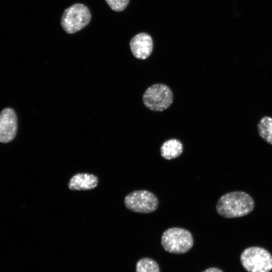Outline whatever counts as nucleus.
<instances>
[{
	"instance_id": "10",
	"label": "nucleus",
	"mask_w": 272,
	"mask_h": 272,
	"mask_svg": "<svg viewBox=\"0 0 272 272\" xmlns=\"http://www.w3.org/2000/svg\"><path fill=\"white\" fill-rule=\"evenodd\" d=\"M160 151L161 155L164 159L171 160L180 156L183 152V148L180 141L172 139L164 142Z\"/></svg>"
},
{
	"instance_id": "11",
	"label": "nucleus",
	"mask_w": 272,
	"mask_h": 272,
	"mask_svg": "<svg viewBox=\"0 0 272 272\" xmlns=\"http://www.w3.org/2000/svg\"><path fill=\"white\" fill-rule=\"evenodd\" d=\"M259 136L266 143L272 145V117H262L257 124Z\"/></svg>"
},
{
	"instance_id": "5",
	"label": "nucleus",
	"mask_w": 272,
	"mask_h": 272,
	"mask_svg": "<svg viewBox=\"0 0 272 272\" xmlns=\"http://www.w3.org/2000/svg\"><path fill=\"white\" fill-rule=\"evenodd\" d=\"M173 95L170 88L165 84H157L145 91L143 103L153 111L161 112L167 109L173 102Z\"/></svg>"
},
{
	"instance_id": "1",
	"label": "nucleus",
	"mask_w": 272,
	"mask_h": 272,
	"mask_svg": "<svg viewBox=\"0 0 272 272\" xmlns=\"http://www.w3.org/2000/svg\"><path fill=\"white\" fill-rule=\"evenodd\" d=\"M254 207V202L250 195L242 191H233L220 197L216 204V211L224 218H234L248 215Z\"/></svg>"
},
{
	"instance_id": "14",
	"label": "nucleus",
	"mask_w": 272,
	"mask_h": 272,
	"mask_svg": "<svg viewBox=\"0 0 272 272\" xmlns=\"http://www.w3.org/2000/svg\"><path fill=\"white\" fill-rule=\"evenodd\" d=\"M202 272H223L222 270L216 267L209 268Z\"/></svg>"
},
{
	"instance_id": "8",
	"label": "nucleus",
	"mask_w": 272,
	"mask_h": 272,
	"mask_svg": "<svg viewBox=\"0 0 272 272\" xmlns=\"http://www.w3.org/2000/svg\"><path fill=\"white\" fill-rule=\"evenodd\" d=\"M130 47L133 56L140 59H145L151 54L153 42L151 36L146 33H140L131 39Z\"/></svg>"
},
{
	"instance_id": "3",
	"label": "nucleus",
	"mask_w": 272,
	"mask_h": 272,
	"mask_svg": "<svg viewBox=\"0 0 272 272\" xmlns=\"http://www.w3.org/2000/svg\"><path fill=\"white\" fill-rule=\"evenodd\" d=\"M91 18L88 8L83 4H75L63 12L60 24L63 30L68 34H73L86 27Z\"/></svg>"
},
{
	"instance_id": "4",
	"label": "nucleus",
	"mask_w": 272,
	"mask_h": 272,
	"mask_svg": "<svg viewBox=\"0 0 272 272\" xmlns=\"http://www.w3.org/2000/svg\"><path fill=\"white\" fill-rule=\"evenodd\" d=\"M240 261L248 272H269L272 269V256L267 250L260 247L244 250Z\"/></svg>"
},
{
	"instance_id": "6",
	"label": "nucleus",
	"mask_w": 272,
	"mask_h": 272,
	"mask_svg": "<svg viewBox=\"0 0 272 272\" xmlns=\"http://www.w3.org/2000/svg\"><path fill=\"white\" fill-rule=\"evenodd\" d=\"M159 200L152 192L146 190H138L127 194L124 204L129 211L138 213L148 214L156 211Z\"/></svg>"
},
{
	"instance_id": "7",
	"label": "nucleus",
	"mask_w": 272,
	"mask_h": 272,
	"mask_svg": "<svg viewBox=\"0 0 272 272\" xmlns=\"http://www.w3.org/2000/svg\"><path fill=\"white\" fill-rule=\"evenodd\" d=\"M18 127L17 117L10 108L3 109L0 113V142L7 143L15 137Z\"/></svg>"
},
{
	"instance_id": "9",
	"label": "nucleus",
	"mask_w": 272,
	"mask_h": 272,
	"mask_svg": "<svg viewBox=\"0 0 272 272\" xmlns=\"http://www.w3.org/2000/svg\"><path fill=\"white\" fill-rule=\"evenodd\" d=\"M99 179L97 176L88 173H78L69 180L67 186L71 190H87L96 188Z\"/></svg>"
},
{
	"instance_id": "13",
	"label": "nucleus",
	"mask_w": 272,
	"mask_h": 272,
	"mask_svg": "<svg viewBox=\"0 0 272 272\" xmlns=\"http://www.w3.org/2000/svg\"><path fill=\"white\" fill-rule=\"evenodd\" d=\"M110 8L115 12H121L127 6L129 0H105Z\"/></svg>"
},
{
	"instance_id": "2",
	"label": "nucleus",
	"mask_w": 272,
	"mask_h": 272,
	"mask_svg": "<svg viewBox=\"0 0 272 272\" xmlns=\"http://www.w3.org/2000/svg\"><path fill=\"white\" fill-rule=\"evenodd\" d=\"M161 245L167 252L182 254L188 251L193 245V239L188 230L179 227L165 230L161 237Z\"/></svg>"
},
{
	"instance_id": "12",
	"label": "nucleus",
	"mask_w": 272,
	"mask_h": 272,
	"mask_svg": "<svg viewBox=\"0 0 272 272\" xmlns=\"http://www.w3.org/2000/svg\"><path fill=\"white\" fill-rule=\"evenodd\" d=\"M136 272H160L157 263L150 258L140 259L136 264Z\"/></svg>"
}]
</instances>
